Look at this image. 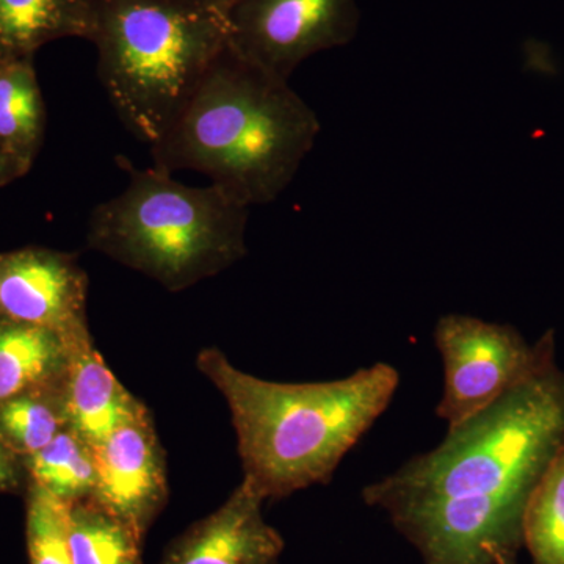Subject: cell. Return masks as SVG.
<instances>
[{
	"instance_id": "1",
	"label": "cell",
	"mask_w": 564,
	"mask_h": 564,
	"mask_svg": "<svg viewBox=\"0 0 564 564\" xmlns=\"http://www.w3.org/2000/svg\"><path fill=\"white\" fill-rule=\"evenodd\" d=\"M564 443V370H545L458 425L443 443L364 486L423 564L516 555L534 485Z\"/></svg>"
},
{
	"instance_id": "2",
	"label": "cell",
	"mask_w": 564,
	"mask_h": 564,
	"mask_svg": "<svg viewBox=\"0 0 564 564\" xmlns=\"http://www.w3.org/2000/svg\"><path fill=\"white\" fill-rule=\"evenodd\" d=\"M196 364L225 397L243 478L265 500L329 484L400 384V373L384 362L321 383L261 380L237 369L217 348L199 351Z\"/></svg>"
},
{
	"instance_id": "3",
	"label": "cell",
	"mask_w": 564,
	"mask_h": 564,
	"mask_svg": "<svg viewBox=\"0 0 564 564\" xmlns=\"http://www.w3.org/2000/svg\"><path fill=\"white\" fill-rule=\"evenodd\" d=\"M322 124L289 82L237 57L228 44L180 117L152 144V166L193 170L247 207L276 202L313 151Z\"/></svg>"
},
{
	"instance_id": "4",
	"label": "cell",
	"mask_w": 564,
	"mask_h": 564,
	"mask_svg": "<svg viewBox=\"0 0 564 564\" xmlns=\"http://www.w3.org/2000/svg\"><path fill=\"white\" fill-rule=\"evenodd\" d=\"M98 76L122 124L158 143L228 44L212 0H91Z\"/></svg>"
},
{
	"instance_id": "5",
	"label": "cell",
	"mask_w": 564,
	"mask_h": 564,
	"mask_svg": "<svg viewBox=\"0 0 564 564\" xmlns=\"http://www.w3.org/2000/svg\"><path fill=\"white\" fill-rule=\"evenodd\" d=\"M128 187L93 209L91 250L172 292L225 272L247 256L250 207L217 185L192 187L162 170H131Z\"/></svg>"
},
{
	"instance_id": "6",
	"label": "cell",
	"mask_w": 564,
	"mask_h": 564,
	"mask_svg": "<svg viewBox=\"0 0 564 564\" xmlns=\"http://www.w3.org/2000/svg\"><path fill=\"white\" fill-rule=\"evenodd\" d=\"M434 344L444 362V392L436 414L448 426L467 421L556 366L552 329L530 344L514 326L473 315L441 317Z\"/></svg>"
},
{
	"instance_id": "7",
	"label": "cell",
	"mask_w": 564,
	"mask_h": 564,
	"mask_svg": "<svg viewBox=\"0 0 564 564\" xmlns=\"http://www.w3.org/2000/svg\"><path fill=\"white\" fill-rule=\"evenodd\" d=\"M359 21L356 0H232L226 7L229 50L284 82L318 52L350 44Z\"/></svg>"
},
{
	"instance_id": "8",
	"label": "cell",
	"mask_w": 564,
	"mask_h": 564,
	"mask_svg": "<svg viewBox=\"0 0 564 564\" xmlns=\"http://www.w3.org/2000/svg\"><path fill=\"white\" fill-rule=\"evenodd\" d=\"M88 276L76 256L24 248L0 256V313L11 321L43 326L63 340L90 333Z\"/></svg>"
},
{
	"instance_id": "9",
	"label": "cell",
	"mask_w": 564,
	"mask_h": 564,
	"mask_svg": "<svg viewBox=\"0 0 564 564\" xmlns=\"http://www.w3.org/2000/svg\"><path fill=\"white\" fill-rule=\"evenodd\" d=\"M93 451L98 481L91 499L144 538L169 502L165 454L147 406Z\"/></svg>"
},
{
	"instance_id": "10",
	"label": "cell",
	"mask_w": 564,
	"mask_h": 564,
	"mask_svg": "<svg viewBox=\"0 0 564 564\" xmlns=\"http://www.w3.org/2000/svg\"><path fill=\"white\" fill-rule=\"evenodd\" d=\"M263 502L243 478L218 510L173 540L158 564H280L284 538L263 518Z\"/></svg>"
},
{
	"instance_id": "11",
	"label": "cell",
	"mask_w": 564,
	"mask_h": 564,
	"mask_svg": "<svg viewBox=\"0 0 564 564\" xmlns=\"http://www.w3.org/2000/svg\"><path fill=\"white\" fill-rule=\"evenodd\" d=\"M66 345L65 404L69 429L96 447L118 426L131 421L144 404L107 367L90 333Z\"/></svg>"
},
{
	"instance_id": "12",
	"label": "cell",
	"mask_w": 564,
	"mask_h": 564,
	"mask_svg": "<svg viewBox=\"0 0 564 564\" xmlns=\"http://www.w3.org/2000/svg\"><path fill=\"white\" fill-rule=\"evenodd\" d=\"M66 366L68 345L61 334L9 317L0 323V404L62 384Z\"/></svg>"
},
{
	"instance_id": "13",
	"label": "cell",
	"mask_w": 564,
	"mask_h": 564,
	"mask_svg": "<svg viewBox=\"0 0 564 564\" xmlns=\"http://www.w3.org/2000/svg\"><path fill=\"white\" fill-rule=\"evenodd\" d=\"M91 33V0H0V58H33L44 44Z\"/></svg>"
},
{
	"instance_id": "14",
	"label": "cell",
	"mask_w": 564,
	"mask_h": 564,
	"mask_svg": "<svg viewBox=\"0 0 564 564\" xmlns=\"http://www.w3.org/2000/svg\"><path fill=\"white\" fill-rule=\"evenodd\" d=\"M46 109L33 58H0V151L22 176L44 140Z\"/></svg>"
},
{
	"instance_id": "15",
	"label": "cell",
	"mask_w": 564,
	"mask_h": 564,
	"mask_svg": "<svg viewBox=\"0 0 564 564\" xmlns=\"http://www.w3.org/2000/svg\"><path fill=\"white\" fill-rule=\"evenodd\" d=\"M74 564H141L143 536L91 497L69 505Z\"/></svg>"
},
{
	"instance_id": "16",
	"label": "cell",
	"mask_w": 564,
	"mask_h": 564,
	"mask_svg": "<svg viewBox=\"0 0 564 564\" xmlns=\"http://www.w3.org/2000/svg\"><path fill=\"white\" fill-rule=\"evenodd\" d=\"M522 544L533 564H564V443L527 500Z\"/></svg>"
},
{
	"instance_id": "17",
	"label": "cell",
	"mask_w": 564,
	"mask_h": 564,
	"mask_svg": "<svg viewBox=\"0 0 564 564\" xmlns=\"http://www.w3.org/2000/svg\"><path fill=\"white\" fill-rule=\"evenodd\" d=\"M33 484L68 505L90 497L98 481L95 451L84 437L65 429L35 455L29 456Z\"/></svg>"
},
{
	"instance_id": "18",
	"label": "cell",
	"mask_w": 564,
	"mask_h": 564,
	"mask_svg": "<svg viewBox=\"0 0 564 564\" xmlns=\"http://www.w3.org/2000/svg\"><path fill=\"white\" fill-rule=\"evenodd\" d=\"M65 429V383L51 393L39 389L0 404V434L21 454L35 455Z\"/></svg>"
},
{
	"instance_id": "19",
	"label": "cell",
	"mask_w": 564,
	"mask_h": 564,
	"mask_svg": "<svg viewBox=\"0 0 564 564\" xmlns=\"http://www.w3.org/2000/svg\"><path fill=\"white\" fill-rule=\"evenodd\" d=\"M69 505L33 484L28 499L25 538L31 564H74L68 534Z\"/></svg>"
},
{
	"instance_id": "20",
	"label": "cell",
	"mask_w": 564,
	"mask_h": 564,
	"mask_svg": "<svg viewBox=\"0 0 564 564\" xmlns=\"http://www.w3.org/2000/svg\"><path fill=\"white\" fill-rule=\"evenodd\" d=\"M14 467L9 451L0 441V489L13 484Z\"/></svg>"
},
{
	"instance_id": "21",
	"label": "cell",
	"mask_w": 564,
	"mask_h": 564,
	"mask_svg": "<svg viewBox=\"0 0 564 564\" xmlns=\"http://www.w3.org/2000/svg\"><path fill=\"white\" fill-rule=\"evenodd\" d=\"M21 176L22 174L20 169L14 165V162L11 161L9 155H6L2 151H0V187L10 184V182H13Z\"/></svg>"
},
{
	"instance_id": "22",
	"label": "cell",
	"mask_w": 564,
	"mask_h": 564,
	"mask_svg": "<svg viewBox=\"0 0 564 564\" xmlns=\"http://www.w3.org/2000/svg\"><path fill=\"white\" fill-rule=\"evenodd\" d=\"M492 560L494 564H516V555L502 551H494Z\"/></svg>"
},
{
	"instance_id": "23",
	"label": "cell",
	"mask_w": 564,
	"mask_h": 564,
	"mask_svg": "<svg viewBox=\"0 0 564 564\" xmlns=\"http://www.w3.org/2000/svg\"><path fill=\"white\" fill-rule=\"evenodd\" d=\"M212 2L218 3V6L221 7H228L229 3L232 2V0H212Z\"/></svg>"
}]
</instances>
